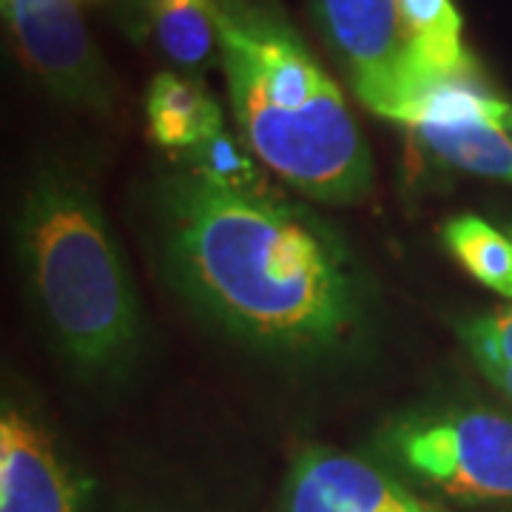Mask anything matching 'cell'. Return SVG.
<instances>
[{"label":"cell","mask_w":512,"mask_h":512,"mask_svg":"<svg viewBox=\"0 0 512 512\" xmlns=\"http://www.w3.org/2000/svg\"><path fill=\"white\" fill-rule=\"evenodd\" d=\"M239 137L302 194L353 202L370 188V154L339 86L302 37L256 0H211Z\"/></svg>","instance_id":"cell-2"},{"label":"cell","mask_w":512,"mask_h":512,"mask_svg":"<svg viewBox=\"0 0 512 512\" xmlns=\"http://www.w3.org/2000/svg\"><path fill=\"white\" fill-rule=\"evenodd\" d=\"M163 211L177 285L245 342L319 353L353 333L362 311L348 254L302 211L191 168L171 177Z\"/></svg>","instance_id":"cell-1"},{"label":"cell","mask_w":512,"mask_h":512,"mask_svg":"<svg viewBox=\"0 0 512 512\" xmlns=\"http://www.w3.org/2000/svg\"><path fill=\"white\" fill-rule=\"evenodd\" d=\"M399 123L444 163L512 183V106L484 86L476 63L430 83Z\"/></svg>","instance_id":"cell-6"},{"label":"cell","mask_w":512,"mask_h":512,"mask_svg":"<svg viewBox=\"0 0 512 512\" xmlns=\"http://www.w3.org/2000/svg\"><path fill=\"white\" fill-rule=\"evenodd\" d=\"M282 512H433L399 478L333 447L308 444L293 456Z\"/></svg>","instance_id":"cell-8"},{"label":"cell","mask_w":512,"mask_h":512,"mask_svg":"<svg viewBox=\"0 0 512 512\" xmlns=\"http://www.w3.org/2000/svg\"><path fill=\"white\" fill-rule=\"evenodd\" d=\"M148 134L157 146L191 151L220 134V103L180 74L163 72L151 80L146 97Z\"/></svg>","instance_id":"cell-10"},{"label":"cell","mask_w":512,"mask_h":512,"mask_svg":"<svg viewBox=\"0 0 512 512\" xmlns=\"http://www.w3.org/2000/svg\"><path fill=\"white\" fill-rule=\"evenodd\" d=\"M188 157H191V171L205 174L217 183L234 185V188H259V174L251 157H245L242 148L225 131L191 148Z\"/></svg>","instance_id":"cell-14"},{"label":"cell","mask_w":512,"mask_h":512,"mask_svg":"<svg viewBox=\"0 0 512 512\" xmlns=\"http://www.w3.org/2000/svg\"><path fill=\"white\" fill-rule=\"evenodd\" d=\"M447 251L487 288L512 296V239L481 217L464 214L441 231Z\"/></svg>","instance_id":"cell-13"},{"label":"cell","mask_w":512,"mask_h":512,"mask_svg":"<svg viewBox=\"0 0 512 512\" xmlns=\"http://www.w3.org/2000/svg\"><path fill=\"white\" fill-rule=\"evenodd\" d=\"M433 512H439V510H433Z\"/></svg>","instance_id":"cell-17"},{"label":"cell","mask_w":512,"mask_h":512,"mask_svg":"<svg viewBox=\"0 0 512 512\" xmlns=\"http://www.w3.org/2000/svg\"><path fill=\"white\" fill-rule=\"evenodd\" d=\"M316 9L359 100L399 123L424 92L399 0H316Z\"/></svg>","instance_id":"cell-5"},{"label":"cell","mask_w":512,"mask_h":512,"mask_svg":"<svg viewBox=\"0 0 512 512\" xmlns=\"http://www.w3.org/2000/svg\"><path fill=\"white\" fill-rule=\"evenodd\" d=\"M384 450L421 484L458 501H512V416L444 410L384 433Z\"/></svg>","instance_id":"cell-4"},{"label":"cell","mask_w":512,"mask_h":512,"mask_svg":"<svg viewBox=\"0 0 512 512\" xmlns=\"http://www.w3.org/2000/svg\"><path fill=\"white\" fill-rule=\"evenodd\" d=\"M151 35L163 55L200 72L220 55V26L211 0H151Z\"/></svg>","instance_id":"cell-12"},{"label":"cell","mask_w":512,"mask_h":512,"mask_svg":"<svg viewBox=\"0 0 512 512\" xmlns=\"http://www.w3.org/2000/svg\"><path fill=\"white\" fill-rule=\"evenodd\" d=\"M399 12L413 43L424 89L473 66V57L461 46V18L453 0H399Z\"/></svg>","instance_id":"cell-11"},{"label":"cell","mask_w":512,"mask_h":512,"mask_svg":"<svg viewBox=\"0 0 512 512\" xmlns=\"http://www.w3.org/2000/svg\"><path fill=\"white\" fill-rule=\"evenodd\" d=\"M80 487L43 427L15 407L0 419V512H77Z\"/></svg>","instance_id":"cell-9"},{"label":"cell","mask_w":512,"mask_h":512,"mask_svg":"<svg viewBox=\"0 0 512 512\" xmlns=\"http://www.w3.org/2000/svg\"><path fill=\"white\" fill-rule=\"evenodd\" d=\"M461 339L481 370L512 365V305L461 325Z\"/></svg>","instance_id":"cell-15"},{"label":"cell","mask_w":512,"mask_h":512,"mask_svg":"<svg viewBox=\"0 0 512 512\" xmlns=\"http://www.w3.org/2000/svg\"><path fill=\"white\" fill-rule=\"evenodd\" d=\"M20 254L60 348L89 370L123 365L137 345V299L83 185L60 174L32 185L20 214Z\"/></svg>","instance_id":"cell-3"},{"label":"cell","mask_w":512,"mask_h":512,"mask_svg":"<svg viewBox=\"0 0 512 512\" xmlns=\"http://www.w3.org/2000/svg\"><path fill=\"white\" fill-rule=\"evenodd\" d=\"M484 373L493 379L507 396L512 399V365H501V367H484Z\"/></svg>","instance_id":"cell-16"},{"label":"cell","mask_w":512,"mask_h":512,"mask_svg":"<svg viewBox=\"0 0 512 512\" xmlns=\"http://www.w3.org/2000/svg\"><path fill=\"white\" fill-rule=\"evenodd\" d=\"M23 63L69 103L103 109L109 83L77 0H3Z\"/></svg>","instance_id":"cell-7"}]
</instances>
